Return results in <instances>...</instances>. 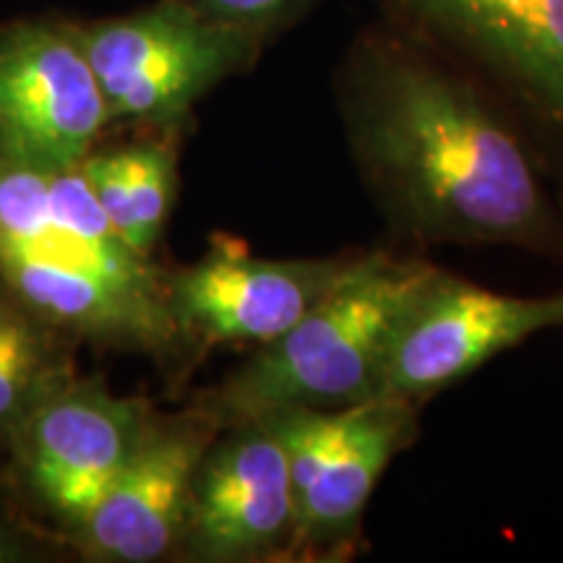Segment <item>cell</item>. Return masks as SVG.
<instances>
[{
	"label": "cell",
	"instance_id": "obj_1",
	"mask_svg": "<svg viewBox=\"0 0 563 563\" xmlns=\"http://www.w3.org/2000/svg\"><path fill=\"white\" fill-rule=\"evenodd\" d=\"M352 162L391 245L563 262V203L538 152L470 70L418 34H371L340 76Z\"/></svg>",
	"mask_w": 563,
	"mask_h": 563
},
{
	"label": "cell",
	"instance_id": "obj_2",
	"mask_svg": "<svg viewBox=\"0 0 563 563\" xmlns=\"http://www.w3.org/2000/svg\"><path fill=\"white\" fill-rule=\"evenodd\" d=\"M0 279L42 323L87 340L170 347L167 282L118 235L81 165L0 157Z\"/></svg>",
	"mask_w": 563,
	"mask_h": 563
},
{
	"label": "cell",
	"instance_id": "obj_3",
	"mask_svg": "<svg viewBox=\"0 0 563 563\" xmlns=\"http://www.w3.org/2000/svg\"><path fill=\"white\" fill-rule=\"evenodd\" d=\"M433 266L418 251L371 249L340 287L258 344L199 407L228 426L287 407L342 410L378 399L394 329Z\"/></svg>",
	"mask_w": 563,
	"mask_h": 563
},
{
	"label": "cell",
	"instance_id": "obj_4",
	"mask_svg": "<svg viewBox=\"0 0 563 563\" xmlns=\"http://www.w3.org/2000/svg\"><path fill=\"white\" fill-rule=\"evenodd\" d=\"M418 407L373 399L342 410L258 415L277 433L295 496V561H350L365 551V511L391 462L420 439Z\"/></svg>",
	"mask_w": 563,
	"mask_h": 563
},
{
	"label": "cell",
	"instance_id": "obj_5",
	"mask_svg": "<svg viewBox=\"0 0 563 563\" xmlns=\"http://www.w3.org/2000/svg\"><path fill=\"white\" fill-rule=\"evenodd\" d=\"M412 34L475 68L563 203V0H386Z\"/></svg>",
	"mask_w": 563,
	"mask_h": 563
},
{
	"label": "cell",
	"instance_id": "obj_6",
	"mask_svg": "<svg viewBox=\"0 0 563 563\" xmlns=\"http://www.w3.org/2000/svg\"><path fill=\"white\" fill-rule=\"evenodd\" d=\"M110 123L175 129L232 74L251 68L262 42L217 24L180 0L129 16L74 24Z\"/></svg>",
	"mask_w": 563,
	"mask_h": 563
},
{
	"label": "cell",
	"instance_id": "obj_7",
	"mask_svg": "<svg viewBox=\"0 0 563 563\" xmlns=\"http://www.w3.org/2000/svg\"><path fill=\"white\" fill-rule=\"evenodd\" d=\"M548 332H563V290L496 292L435 264L394 329L378 399L422 410L498 355Z\"/></svg>",
	"mask_w": 563,
	"mask_h": 563
},
{
	"label": "cell",
	"instance_id": "obj_8",
	"mask_svg": "<svg viewBox=\"0 0 563 563\" xmlns=\"http://www.w3.org/2000/svg\"><path fill=\"white\" fill-rule=\"evenodd\" d=\"M368 251L329 258H262L241 238L217 235L199 262L167 279L178 340L199 350L258 347L277 340L340 287Z\"/></svg>",
	"mask_w": 563,
	"mask_h": 563
},
{
	"label": "cell",
	"instance_id": "obj_9",
	"mask_svg": "<svg viewBox=\"0 0 563 563\" xmlns=\"http://www.w3.org/2000/svg\"><path fill=\"white\" fill-rule=\"evenodd\" d=\"M110 123L74 24L21 21L0 32V157L70 170Z\"/></svg>",
	"mask_w": 563,
	"mask_h": 563
},
{
	"label": "cell",
	"instance_id": "obj_10",
	"mask_svg": "<svg viewBox=\"0 0 563 563\" xmlns=\"http://www.w3.org/2000/svg\"><path fill=\"white\" fill-rule=\"evenodd\" d=\"M180 551L194 561H295V496L277 433L262 418L228 422L191 483Z\"/></svg>",
	"mask_w": 563,
	"mask_h": 563
},
{
	"label": "cell",
	"instance_id": "obj_11",
	"mask_svg": "<svg viewBox=\"0 0 563 563\" xmlns=\"http://www.w3.org/2000/svg\"><path fill=\"white\" fill-rule=\"evenodd\" d=\"M144 399L115 397L97 384H68L16 433L32 488L79 527L97 498L136 454L152 428Z\"/></svg>",
	"mask_w": 563,
	"mask_h": 563
},
{
	"label": "cell",
	"instance_id": "obj_12",
	"mask_svg": "<svg viewBox=\"0 0 563 563\" xmlns=\"http://www.w3.org/2000/svg\"><path fill=\"white\" fill-rule=\"evenodd\" d=\"M220 428L203 407L167 422L154 420L136 454L76 527L87 555L150 563L175 551L196 467Z\"/></svg>",
	"mask_w": 563,
	"mask_h": 563
},
{
	"label": "cell",
	"instance_id": "obj_13",
	"mask_svg": "<svg viewBox=\"0 0 563 563\" xmlns=\"http://www.w3.org/2000/svg\"><path fill=\"white\" fill-rule=\"evenodd\" d=\"M40 316L0 295V439H16L26 420L68 384L74 373Z\"/></svg>",
	"mask_w": 563,
	"mask_h": 563
},
{
	"label": "cell",
	"instance_id": "obj_14",
	"mask_svg": "<svg viewBox=\"0 0 563 563\" xmlns=\"http://www.w3.org/2000/svg\"><path fill=\"white\" fill-rule=\"evenodd\" d=\"M125 191H129L133 211V249L139 256L150 258L167 214L175 199V146L170 141H139V144L121 146Z\"/></svg>",
	"mask_w": 563,
	"mask_h": 563
},
{
	"label": "cell",
	"instance_id": "obj_15",
	"mask_svg": "<svg viewBox=\"0 0 563 563\" xmlns=\"http://www.w3.org/2000/svg\"><path fill=\"white\" fill-rule=\"evenodd\" d=\"M180 3L264 45L274 32L285 30L300 13H306L313 0H180Z\"/></svg>",
	"mask_w": 563,
	"mask_h": 563
},
{
	"label": "cell",
	"instance_id": "obj_16",
	"mask_svg": "<svg viewBox=\"0 0 563 563\" xmlns=\"http://www.w3.org/2000/svg\"><path fill=\"white\" fill-rule=\"evenodd\" d=\"M21 559V545L13 540V534L0 525V563H11Z\"/></svg>",
	"mask_w": 563,
	"mask_h": 563
}]
</instances>
